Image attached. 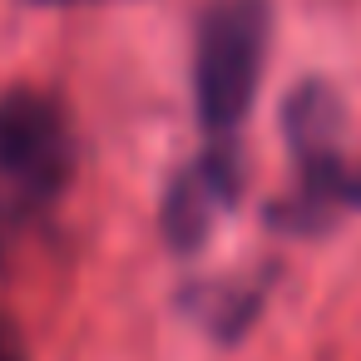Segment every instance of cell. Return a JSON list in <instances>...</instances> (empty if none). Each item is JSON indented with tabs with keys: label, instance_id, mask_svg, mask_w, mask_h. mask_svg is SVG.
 Segmentation results:
<instances>
[{
	"label": "cell",
	"instance_id": "3",
	"mask_svg": "<svg viewBox=\"0 0 361 361\" xmlns=\"http://www.w3.org/2000/svg\"><path fill=\"white\" fill-rule=\"evenodd\" d=\"M238 193H243V154H238L233 134H213V149L203 159H193L173 178V188L164 198V233H169V243L183 247V252L198 247L213 233L218 213L238 203Z\"/></svg>",
	"mask_w": 361,
	"mask_h": 361
},
{
	"label": "cell",
	"instance_id": "1",
	"mask_svg": "<svg viewBox=\"0 0 361 361\" xmlns=\"http://www.w3.org/2000/svg\"><path fill=\"white\" fill-rule=\"evenodd\" d=\"M75 178V129L55 94H0V223L11 233L50 213Z\"/></svg>",
	"mask_w": 361,
	"mask_h": 361
},
{
	"label": "cell",
	"instance_id": "4",
	"mask_svg": "<svg viewBox=\"0 0 361 361\" xmlns=\"http://www.w3.org/2000/svg\"><path fill=\"white\" fill-rule=\"evenodd\" d=\"M287 144L297 149V159L307 154H326L341 149V104L326 85H302L287 104Z\"/></svg>",
	"mask_w": 361,
	"mask_h": 361
},
{
	"label": "cell",
	"instance_id": "7",
	"mask_svg": "<svg viewBox=\"0 0 361 361\" xmlns=\"http://www.w3.org/2000/svg\"><path fill=\"white\" fill-rule=\"evenodd\" d=\"M0 361H16V356H11V351H6V346H0Z\"/></svg>",
	"mask_w": 361,
	"mask_h": 361
},
{
	"label": "cell",
	"instance_id": "6",
	"mask_svg": "<svg viewBox=\"0 0 361 361\" xmlns=\"http://www.w3.org/2000/svg\"><path fill=\"white\" fill-rule=\"evenodd\" d=\"M6 243H11V228H6V223H0V257H6Z\"/></svg>",
	"mask_w": 361,
	"mask_h": 361
},
{
	"label": "cell",
	"instance_id": "5",
	"mask_svg": "<svg viewBox=\"0 0 361 361\" xmlns=\"http://www.w3.org/2000/svg\"><path fill=\"white\" fill-rule=\"evenodd\" d=\"M262 292H267V287H262L257 277H243V282H218V287H208V292H203V322H208L213 331L233 336V331H243V326L257 317Z\"/></svg>",
	"mask_w": 361,
	"mask_h": 361
},
{
	"label": "cell",
	"instance_id": "2",
	"mask_svg": "<svg viewBox=\"0 0 361 361\" xmlns=\"http://www.w3.org/2000/svg\"><path fill=\"white\" fill-rule=\"evenodd\" d=\"M267 35H272L267 0H213L203 11L193 50V94L208 134H233L252 109L267 65Z\"/></svg>",
	"mask_w": 361,
	"mask_h": 361
}]
</instances>
